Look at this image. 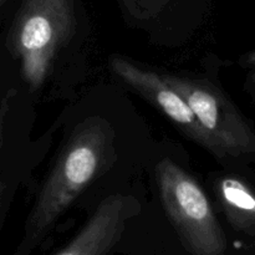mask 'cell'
<instances>
[{
    "instance_id": "6da1fadb",
    "label": "cell",
    "mask_w": 255,
    "mask_h": 255,
    "mask_svg": "<svg viewBox=\"0 0 255 255\" xmlns=\"http://www.w3.org/2000/svg\"><path fill=\"white\" fill-rule=\"evenodd\" d=\"M100 119L86 120L72 134L37 194L24 236L12 255H30L57 219L89 187L106 161L114 136Z\"/></svg>"
},
{
    "instance_id": "7a4b0ae2",
    "label": "cell",
    "mask_w": 255,
    "mask_h": 255,
    "mask_svg": "<svg viewBox=\"0 0 255 255\" xmlns=\"http://www.w3.org/2000/svg\"><path fill=\"white\" fill-rule=\"evenodd\" d=\"M72 31L70 0H24L10 32V49L20 60L22 76L32 90L44 84Z\"/></svg>"
},
{
    "instance_id": "3957f363",
    "label": "cell",
    "mask_w": 255,
    "mask_h": 255,
    "mask_svg": "<svg viewBox=\"0 0 255 255\" xmlns=\"http://www.w3.org/2000/svg\"><path fill=\"white\" fill-rule=\"evenodd\" d=\"M162 203L187 251L192 255H223L227 239L198 182L164 158L157 164Z\"/></svg>"
},
{
    "instance_id": "277c9868",
    "label": "cell",
    "mask_w": 255,
    "mask_h": 255,
    "mask_svg": "<svg viewBox=\"0 0 255 255\" xmlns=\"http://www.w3.org/2000/svg\"><path fill=\"white\" fill-rule=\"evenodd\" d=\"M164 79L186 99L222 157L255 154L254 131L218 87L204 80L174 75H164Z\"/></svg>"
},
{
    "instance_id": "5b68a950",
    "label": "cell",
    "mask_w": 255,
    "mask_h": 255,
    "mask_svg": "<svg viewBox=\"0 0 255 255\" xmlns=\"http://www.w3.org/2000/svg\"><path fill=\"white\" fill-rule=\"evenodd\" d=\"M111 69L125 84L171 120L186 136L216 156L222 157L217 144L199 124L188 102L164 79V75L141 69L121 56H115L111 60Z\"/></svg>"
},
{
    "instance_id": "8992f818",
    "label": "cell",
    "mask_w": 255,
    "mask_h": 255,
    "mask_svg": "<svg viewBox=\"0 0 255 255\" xmlns=\"http://www.w3.org/2000/svg\"><path fill=\"white\" fill-rule=\"evenodd\" d=\"M138 212L139 203L133 197H107L75 238L56 255H109L121 239L128 219Z\"/></svg>"
},
{
    "instance_id": "52a82bcc",
    "label": "cell",
    "mask_w": 255,
    "mask_h": 255,
    "mask_svg": "<svg viewBox=\"0 0 255 255\" xmlns=\"http://www.w3.org/2000/svg\"><path fill=\"white\" fill-rule=\"evenodd\" d=\"M217 196L233 228L255 236V193L239 178L226 177L217 182Z\"/></svg>"
},
{
    "instance_id": "ba28073f",
    "label": "cell",
    "mask_w": 255,
    "mask_h": 255,
    "mask_svg": "<svg viewBox=\"0 0 255 255\" xmlns=\"http://www.w3.org/2000/svg\"><path fill=\"white\" fill-rule=\"evenodd\" d=\"M9 184L4 179H0V227L4 221L5 212H6L7 204H9Z\"/></svg>"
},
{
    "instance_id": "9c48e42d",
    "label": "cell",
    "mask_w": 255,
    "mask_h": 255,
    "mask_svg": "<svg viewBox=\"0 0 255 255\" xmlns=\"http://www.w3.org/2000/svg\"><path fill=\"white\" fill-rule=\"evenodd\" d=\"M7 111V101L6 97L0 94V147L2 143V131H4V120Z\"/></svg>"
},
{
    "instance_id": "30bf717a",
    "label": "cell",
    "mask_w": 255,
    "mask_h": 255,
    "mask_svg": "<svg viewBox=\"0 0 255 255\" xmlns=\"http://www.w3.org/2000/svg\"><path fill=\"white\" fill-rule=\"evenodd\" d=\"M247 61H248V64H251V65L255 64V49L248 55V57H247Z\"/></svg>"
},
{
    "instance_id": "8fae6325",
    "label": "cell",
    "mask_w": 255,
    "mask_h": 255,
    "mask_svg": "<svg viewBox=\"0 0 255 255\" xmlns=\"http://www.w3.org/2000/svg\"><path fill=\"white\" fill-rule=\"evenodd\" d=\"M254 66V72H253V81H254V85H255V64L253 65Z\"/></svg>"
},
{
    "instance_id": "7c38bea8",
    "label": "cell",
    "mask_w": 255,
    "mask_h": 255,
    "mask_svg": "<svg viewBox=\"0 0 255 255\" xmlns=\"http://www.w3.org/2000/svg\"><path fill=\"white\" fill-rule=\"evenodd\" d=\"M139 1H148V0H139ZM152 1H154V0H152Z\"/></svg>"
},
{
    "instance_id": "4fadbf2b",
    "label": "cell",
    "mask_w": 255,
    "mask_h": 255,
    "mask_svg": "<svg viewBox=\"0 0 255 255\" xmlns=\"http://www.w3.org/2000/svg\"><path fill=\"white\" fill-rule=\"evenodd\" d=\"M2 1H4V0H0V4H1V2H2Z\"/></svg>"
}]
</instances>
